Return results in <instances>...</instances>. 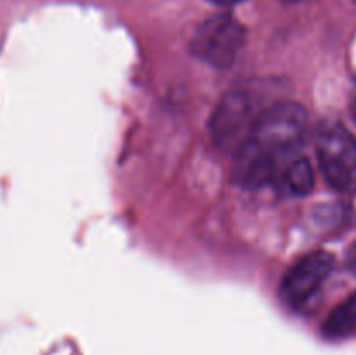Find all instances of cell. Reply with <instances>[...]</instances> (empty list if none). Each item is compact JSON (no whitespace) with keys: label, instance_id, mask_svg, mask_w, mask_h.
I'll use <instances>...</instances> for the list:
<instances>
[{"label":"cell","instance_id":"obj_1","mask_svg":"<svg viewBox=\"0 0 356 355\" xmlns=\"http://www.w3.org/2000/svg\"><path fill=\"white\" fill-rule=\"evenodd\" d=\"M308 131V113L296 101H278L259 111L249 141L282 159L298 148Z\"/></svg>","mask_w":356,"mask_h":355},{"label":"cell","instance_id":"obj_2","mask_svg":"<svg viewBox=\"0 0 356 355\" xmlns=\"http://www.w3.org/2000/svg\"><path fill=\"white\" fill-rule=\"evenodd\" d=\"M245 28L232 14L205 19L195 31L190 49L200 61L214 68H228L245 45Z\"/></svg>","mask_w":356,"mask_h":355},{"label":"cell","instance_id":"obj_3","mask_svg":"<svg viewBox=\"0 0 356 355\" xmlns=\"http://www.w3.org/2000/svg\"><path fill=\"white\" fill-rule=\"evenodd\" d=\"M259 111L252 97L245 93H228L222 96L211 118V136L221 152L235 155L252 136Z\"/></svg>","mask_w":356,"mask_h":355},{"label":"cell","instance_id":"obj_4","mask_svg":"<svg viewBox=\"0 0 356 355\" xmlns=\"http://www.w3.org/2000/svg\"><path fill=\"white\" fill-rule=\"evenodd\" d=\"M320 169L336 190L356 188V138L343 125H327L316 139Z\"/></svg>","mask_w":356,"mask_h":355},{"label":"cell","instance_id":"obj_5","mask_svg":"<svg viewBox=\"0 0 356 355\" xmlns=\"http://www.w3.org/2000/svg\"><path fill=\"white\" fill-rule=\"evenodd\" d=\"M334 256L327 251H313L289 268L282 281V294L291 305L308 301L330 275Z\"/></svg>","mask_w":356,"mask_h":355},{"label":"cell","instance_id":"obj_6","mask_svg":"<svg viewBox=\"0 0 356 355\" xmlns=\"http://www.w3.org/2000/svg\"><path fill=\"white\" fill-rule=\"evenodd\" d=\"M233 157V178L240 187L259 188L277 178L280 159L257 148L254 143L247 141Z\"/></svg>","mask_w":356,"mask_h":355},{"label":"cell","instance_id":"obj_7","mask_svg":"<svg viewBox=\"0 0 356 355\" xmlns=\"http://www.w3.org/2000/svg\"><path fill=\"white\" fill-rule=\"evenodd\" d=\"M356 329V292L344 299L334 312L327 317L322 331L327 338L339 340V338L350 336Z\"/></svg>","mask_w":356,"mask_h":355},{"label":"cell","instance_id":"obj_8","mask_svg":"<svg viewBox=\"0 0 356 355\" xmlns=\"http://www.w3.org/2000/svg\"><path fill=\"white\" fill-rule=\"evenodd\" d=\"M282 178H284L287 190L294 195H308L315 187V173H313L312 164L306 159L292 160L285 167Z\"/></svg>","mask_w":356,"mask_h":355},{"label":"cell","instance_id":"obj_9","mask_svg":"<svg viewBox=\"0 0 356 355\" xmlns=\"http://www.w3.org/2000/svg\"><path fill=\"white\" fill-rule=\"evenodd\" d=\"M346 265H348V268H350L351 274L356 275V242L350 247V251H348Z\"/></svg>","mask_w":356,"mask_h":355},{"label":"cell","instance_id":"obj_10","mask_svg":"<svg viewBox=\"0 0 356 355\" xmlns=\"http://www.w3.org/2000/svg\"><path fill=\"white\" fill-rule=\"evenodd\" d=\"M209 2L216 3V6H235V3L243 2V0H209Z\"/></svg>","mask_w":356,"mask_h":355},{"label":"cell","instance_id":"obj_11","mask_svg":"<svg viewBox=\"0 0 356 355\" xmlns=\"http://www.w3.org/2000/svg\"><path fill=\"white\" fill-rule=\"evenodd\" d=\"M282 2H289V3H291V2H298V0H282Z\"/></svg>","mask_w":356,"mask_h":355},{"label":"cell","instance_id":"obj_12","mask_svg":"<svg viewBox=\"0 0 356 355\" xmlns=\"http://www.w3.org/2000/svg\"><path fill=\"white\" fill-rule=\"evenodd\" d=\"M353 113H355V118H356V101H355V108H353Z\"/></svg>","mask_w":356,"mask_h":355}]
</instances>
